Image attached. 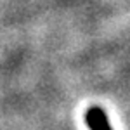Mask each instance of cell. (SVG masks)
I'll list each match as a JSON object with an SVG mask.
<instances>
[{"instance_id": "6da1fadb", "label": "cell", "mask_w": 130, "mask_h": 130, "mask_svg": "<svg viewBox=\"0 0 130 130\" xmlns=\"http://www.w3.org/2000/svg\"><path fill=\"white\" fill-rule=\"evenodd\" d=\"M83 120L89 130H113L108 115L99 106H90L83 115Z\"/></svg>"}]
</instances>
